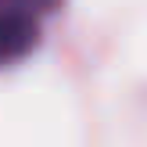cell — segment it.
<instances>
[{
  "mask_svg": "<svg viewBox=\"0 0 147 147\" xmlns=\"http://www.w3.org/2000/svg\"><path fill=\"white\" fill-rule=\"evenodd\" d=\"M0 4H11V7H22V11H32L36 18H40L43 11H54L61 0H0Z\"/></svg>",
  "mask_w": 147,
  "mask_h": 147,
  "instance_id": "obj_2",
  "label": "cell"
},
{
  "mask_svg": "<svg viewBox=\"0 0 147 147\" xmlns=\"http://www.w3.org/2000/svg\"><path fill=\"white\" fill-rule=\"evenodd\" d=\"M40 43V18L32 11L0 4V68L25 61Z\"/></svg>",
  "mask_w": 147,
  "mask_h": 147,
  "instance_id": "obj_1",
  "label": "cell"
}]
</instances>
